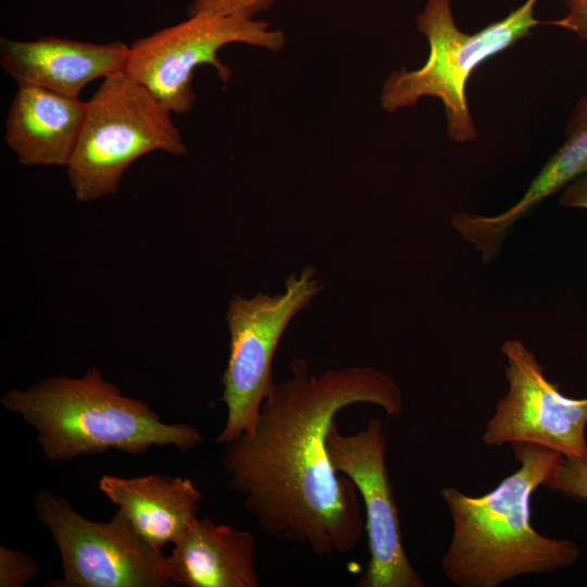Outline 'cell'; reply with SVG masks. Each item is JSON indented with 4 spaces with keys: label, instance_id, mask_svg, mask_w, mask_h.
I'll use <instances>...</instances> for the list:
<instances>
[{
    "label": "cell",
    "instance_id": "9c48e42d",
    "mask_svg": "<svg viewBox=\"0 0 587 587\" xmlns=\"http://www.w3.org/2000/svg\"><path fill=\"white\" fill-rule=\"evenodd\" d=\"M330 463L362 497L370 558L358 587H423L402 544L399 512L387 467V440L378 416L350 435L335 423L327 435Z\"/></svg>",
    "mask_w": 587,
    "mask_h": 587
},
{
    "label": "cell",
    "instance_id": "e0dca14e",
    "mask_svg": "<svg viewBox=\"0 0 587 587\" xmlns=\"http://www.w3.org/2000/svg\"><path fill=\"white\" fill-rule=\"evenodd\" d=\"M39 564L29 554L0 546V587H24L38 574Z\"/></svg>",
    "mask_w": 587,
    "mask_h": 587
},
{
    "label": "cell",
    "instance_id": "30bf717a",
    "mask_svg": "<svg viewBox=\"0 0 587 587\" xmlns=\"http://www.w3.org/2000/svg\"><path fill=\"white\" fill-rule=\"evenodd\" d=\"M501 351L507 360L509 389L486 424L484 444H536L587 462V398L562 395L523 341L505 340Z\"/></svg>",
    "mask_w": 587,
    "mask_h": 587
},
{
    "label": "cell",
    "instance_id": "ac0fdd59",
    "mask_svg": "<svg viewBox=\"0 0 587 587\" xmlns=\"http://www.w3.org/2000/svg\"><path fill=\"white\" fill-rule=\"evenodd\" d=\"M275 0H193L187 12L188 15L197 13H214L254 18L258 14L268 11Z\"/></svg>",
    "mask_w": 587,
    "mask_h": 587
},
{
    "label": "cell",
    "instance_id": "4fadbf2b",
    "mask_svg": "<svg viewBox=\"0 0 587 587\" xmlns=\"http://www.w3.org/2000/svg\"><path fill=\"white\" fill-rule=\"evenodd\" d=\"M87 102L34 85H18L7 118L4 141L27 166H65L76 148Z\"/></svg>",
    "mask_w": 587,
    "mask_h": 587
},
{
    "label": "cell",
    "instance_id": "3957f363",
    "mask_svg": "<svg viewBox=\"0 0 587 587\" xmlns=\"http://www.w3.org/2000/svg\"><path fill=\"white\" fill-rule=\"evenodd\" d=\"M0 403L35 429L50 462L109 450L140 454L166 446L186 452L202 441L191 425L165 423L146 402L124 396L96 366L82 377L52 376L7 390Z\"/></svg>",
    "mask_w": 587,
    "mask_h": 587
},
{
    "label": "cell",
    "instance_id": "5bb4252c",
    "mask_svg": "<svg viewBox=\"0 0 587 587\" xmlns=\"http://www.w3.org/2000/svg\"><path fill=\"white\" fill-rule=\"evenodd\" d=\"M255 538L246 530L196 517L166 557L172 583L185 587H259Z\"/></svg>",
    "mask_w": 587,
    "mask_h": 587
},
{
    "label": "cell",
    "instance_id": "9a60e30c",
    "mask_svg": "<svg viewBox=\"0 0 587 587\" xmlns=\"http://www.w3.org/2000/svg\"><path fill=\"white\" fill-rule=\"evenodd\" d=\"M100 491L121 510L136 532L158 550L175 544L198 517L202 492L190 478L149 474H104Z\"/></svg>",
    "mask_w": 587,
    "mask_h": 587
},
{
    "label": "cell",
    "instance_id": "7a4b0ae2",
    "mask_svg": "<svg viewBox=\"0 0 587 587\" xmlns=\"http://www.w3.org/2000/svg\"><path fill=\"white\" fill-rule=\"evenodd\" d=\"M510 446L520 466L494 490L472 497L455 487L441 489L453 523L441 569L459 587H498L523 575L571 566L579 555L575 542L546 537L530 522L532 495L563 455L536 444Z\"/></svg>",
    "mask_w": 587,
    "mask_h": 587
},
{
    "label": "cell",
    "instance_id": "d6986e66",
    "mask_svg": "<svg viewBox=\"0 0 587 587\" xmlns=\"http://www.w3.org/2000/svg\"><path fill=\"white\" fill-rule=\"evenodd\" d=\"M567 14L563 18L547 22L574 32L580 39L587 41V0H564Z\"/></svg>",
    "mask_w": 587,
    "mask_h": 587
},
{
    "label": "cell",
    "instance_id": "8992f818",
    "mask_svg": "<svg viewBox=\"0 0 587 587\" xmlns=\"http://www.w3.org/2000/svg\"><path fill=\"white\" fill-rule=\"evenodd\" d=\"M322 290L313 266L290 274L282 292L252 298L233 294L226 312L229 355L222 375L221 401L227 415L215 444L227 445L250 434L274 385L272 363L278 342L292 319Z\"/></svg>",
    "mask_w": 587,
    "mask_h": 587
},
{
    "label": "cell",
    "instance_id": "ffe728a7",
    "mask_svg": "<svg viewBox=\"0 0 587 587\" xmlns=\"http://www.w3.org/2000/svg\"><path fill=\"white\" fill-rule=\"evenodd\" d=\"M559 202L566 208L587 209V171L562 190Z\"/></svg>",
    "mask_w": 587,
    "mask_h": 587
},
{
    "label": "cell",
    "instance_id": "8fae6325",
    "mask_svg": "<svg viewBox=\"0 0 587 587\" xmlns=\"http://www.w3.org/2000/svg\"><path fill=\"white\" fill-rule=\"evenodd\" d=\"M129 47L122 41L93 43L59 37L21 41L1 38L0 64L17 85H34L78 98L97 78L124 72Z\"/></svg>",
    "mask_w": 587,
    "mask_h": 587
},
{
    "label": "cell",
    "instance_id": "277c9868",
    "mask_svg": "<svg viewBox=\"0 0 587 587\" xmlns=\"http://www.w3.org/2000/svg\"><path fill=\"white\" fill-rule=\"evenodd\" d=\"M538 0H526L505 17L489 23L476 33L461 30L453 17L450 0H428L416 16L417 29L429 46L426 62L420 68L392 72L385 80L379 100L392 113L415 105L423 97L441 101L448 137L464 143L476 138L467 99L466 84L485 61L530 35L539 24L534 11Z\"/></svg>",
    "mask_w": 587,
    "mask_h": 587
},
{
    "label": "cell",
    "instance_id": "2e32d148",
    "mask_svg": "<svg viewBox=\"0 0 587 587\" xmlns=\"http://www.w3.org/2000/svg\"><path fill=\"white\" fill-rule=\"evenodd\" d=\"M542 486L550 491L587 503V462L563 457Z\"/></svg>",
    "mask_w": 587,
    "mask_h": 587
},
{
    "label": "cell",
    "instance_id": "ba28073f",
    "mask_svg": "<svg viewBox=\"0 0 587 587\" xmlns=\"http://www.w3.org/2000/svg\"><path fill=\"white\" fill-rule=\"evenodd\" d=\"M233 42L279 51L285 45V35L264 21L197 13L133 41L124 72L147 88L167 111L184 114L196 101L191 82L198 66L210 64L218 78L228 83L232 72L217 52Z\"/></svg>",
    "mask_w": 587,
    "mask_h": 587
},
{
    "label": "cell",
    "instance_id": "5b68a950",
    "mask_svg": "<svg viewBox=\"0 0 587 587\" xmlns=\"http://www.w3.org/2000/svg\"><path fill=\"white\" fill-rule=\"evenodd\" d=\"M171 114L125 72L103 78L87 101L80 136L66 165L75 199L90 202L115 193L123 174L143 154L186 153Z\"/></svg>",
    "mask_w": 587,
    "mask_h": 587
},
{
    "label": "cell",
    "instance_id": "6da1fadb",
    "mask_svg": "<svg viewBox=\"0 0 587 587\" xmlns=\"http://www.w3.org/2000/svg\"><path fill=\"white\" fill-rule=\"evenodd\" d=\"M289 370L272 386L253 430L225 445L223 469L264 535L319 557L344 554L360 541L365 516L355 485L330 463L328 432L339 412L358 403L398 416L403 397L389 375L371 366L316 375L295 359Z\"/></svg>",
    "mask_w": 587,
    "mask_h": 587
},
{
    "label": "cell",
    "instance_id": "7c38bea8",
    "mask_svg": "<svg viewBox=\"0 0 587 587\" xmlns=\"http://www.w3.org/2000/svg\"><path fill=\"white\" fill-rule=\"evenodd\" d=\"M587 171V91L579 98L565 129V140L532 180L512 207L496 215L461 212L451 224L460 236L491 262L514 224L533 212L544 200L563 190Z\"/></svg>",
    "mask_w": 587,
    "mask_h": 587
},
{
    "label": "cell",
    "instance_id": "52a82bcc",
    "mask_svg": "<svg viewBox=\"0 0 587 587\" xmlns=\"http://www.w3.org/2000/svg\"><path fill=\"white\" fill-rule=\"evenodd\" d=\"M39 521L60 552L63 576L53 587H168L166 557L145 540L117 509L108 522H95L50 490L35 498Z\"/></svg>",
    "mask_w": 587,
    "mask_h": 587
}]
</instances>
